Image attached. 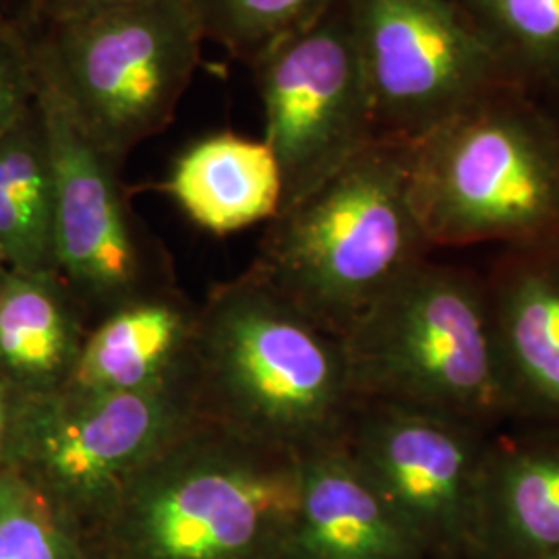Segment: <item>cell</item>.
<instances>
[{"label":"cell","mask_w":559,"mask_h":559,"mask_svg":"<svg viewBox=\"0 0 559 559\" xmlns=\"http://www.w3.org/2000/svg\"><path fill=\"white\" fill-rule=\"evenodd\" d=\"M300 459L193 417L83 535L90 559H284Z\"/></svg>","instance_id":"6da1fadb"},{"label":"cell","mask_w":559,"mask_h":559,"mask_svg":"<svg viewBox=\"0 0 559 559\" xmlns=\"http://www.w3.org/2000/svg\"><path fill=\"white\" fill-rule=\"evenodd\" d=\"M187 378L198 417L299 459L340 443L359 406L342 338L249 272L198 307Z\"/></svg>","instance_id":"7a4b0ae2"},{"label":"cell","mask_w":559,"mask_h":559,"mask_svg":"<svg viewBox=\"0 0 559 559\" xmlns=\"http://www.w3.org/2000/svg\"><path fill=\"white\" fill-rule=\"evenodd\" d=\"M427 245L411 143L376 140L280 210L247 272L342 338Z\"/></svg>","instance_id":"3957f363"},{"label":"cell","mask_w":559,"mask_h":559,"mask_svg":"<svg viewBox=\"0 0 559 559\" xmlns=\"http://www.w3.org/2000/svg\"><path fill=\"white\" fill-rule=\"evenodd\" d=\"M359 404L475 425L512 411L491 302L460 272L423 260L342 336Z\"/></svg>","instance_id":"277c9868"},{"label":"cell","mask_w":559,"mask_h":559,"mask_svg":"<svg viewBox=\"0 0 559 559\" xmlns=\"http://www.w3.org/2000/svg\"><path fill=\"white\" fill-rule=\"evenodd\" d=\"M429 245L543 239L559 228V138L500 90L411 143Z\"/></svg>","instance_id":"5b68a950"},{"label":"cell","mask_w":559,"mask_h":559,"mask_svg":"<svg viewBox=\"0 0 559 559\" xmlns=\"http://www.w3.org/2000/svg\"><path fill=\"white\" fill-rule=\"evenodd\" d=\"M189 0H147L55 25L40 81L115 164L173 120L203 44Z\"/></svg>","instance_id":"8992f818"},{"label":"cell","mask_w":559,"mask_h":559,"mask_svg":"<svg viewBox=\"0 0 559 559\" xmlns=\"http://www.w3.org/2000/svg\"><path fill=\"white\" fill-rule=\"evenodd\" d=\"M193 417L187 376L129 394H23L9 468L83 540L129 477Z\"/></svg>","instance_id":"52a82bcc"},{"label":"cell","mask_w":559,"mask_h":559,"mask_svg":"<svg viewBox=\"0 0 559 559\" xmlns=\"http://www.w3.org/2000/svg\"><path fill=\"white\" fill-rule=\"evenodd\" d=\"M378 140L413 143L508 81L456 0H344Z\"/></svg>","instance_id":"ba28073f"},{"label":"cell","mask_w":559,"mask_h":559,"mask_svg":"<svg viewBox=\"0 0 559 559\" xmlns=\"http://www.w3.org/2000/svg\"><path fill=\"white\" fill-rule=\"evenodd\" d=\"M263 141L276 154L282 207L378 140V124L346 2L253 62ZM280 207V210H282Z\"/></svg>","instance_id":"9c48e42d"},{"label":"cell","mask_w":559,"mask_h":559,"mask_svg":"<svg viewBox=\"0 0 559 559\" xmlns=\"http://www.w3.org/2000/svg\"><path fill=\"white\" fill-rule=\"evenodd\" d=\"M36 100L55 175V272L94 325L168 284L158 251L143 237L120 189L119 164L81 133L41 81Z\"/></svg>","instance_id":"30bf717a"},{"label":"cell","mask_w":559,"mask_h":559,"mask_svg":"<svg viewBox=\"0 0 559 559\" xmlns=\"http://www.w3.org/2000/svg\"><path fill=\"white\" fill-rule=\"evenodd\" d=\"M342 445L425 545L477 537L485 452L473 427L399 406L359 404Z\"/></svg>","instance_id":"8fae6325"},{"label":"cell","mask_w":559,"mask_h":559,"mask_svg":"<svg viewBox=\"0 0 559 559\" xmlns=\"http://www.w3.org/2000/svg\"><path fill=\"white\" fill-rule=\"evenodd\" d=\"M423 549L342 441L300 459L299 508L284 559H419Z\"/></svg>","instance_id":"7c38bea8"},{"label":"cell","mask_w":559,"mask_h":559,"mask_svg":"<svg viewBox=\"0 0 559 559\" xmlns=\"http://www.w3.org/2000/svg\"><path fill=\"white\" fill-rule=\"evenodd\" d=\"M198 307L170 286L152 290L96 321L64 388L129 394L187 376Z\"/></svg>","instance_id":"4fadbf2b"},{"label":"cell","mask_w":559,"mask_h":559,"mask_svg":"<svg viewBox=\"0 0 559 559\" xmlns=\"http://www.w3.org/2000/svg\"><path fill=\"white\" fill-rule=\"evenodd\" d=\"M203 230L226 237L278 216L284 182L261 140L216 133L189 145L162 187Z\"/></svg>","instance_id":"5bb4252c"},{"label":"cell","mask_w":559,"mask_h":559,"mask_svg":"<svg viewBox=\"0 0 559 559\" xmlns=\"http://www.w3.org/2000/svg\"><path fill=\"white\" fill-rule=\"evenodd\" d=\"M90 328L55 272L9 270L0 280V373L21 394L62 390Z\"/></svg>","instance_id":"9a60e30c"},{"label":"cell","mask_w":559,"mask_h":559,"mask_svg":"<svg viewBox=\"0 0 559 559\" xmlns=\"http://www.w3.org/2000/svg\"><path fill=\"white\" fill-rule=\"evenodd\" d=\"M491 318L512 411L559 420V260L512 270Z\"/></svg>","instance_id":"2e32d148"},{"label":"cell","mask_w":559,"mask_h":559,"mask_svg":"<svg viewBox=\"0 0 559 559\" xmlns=\"http://www.w3.org/2000/svg\"><path fill=\"white\" fill-rule=\"evenodd\" d=\"M477 539L514 559L559 547V445H508L485 452Z\"/></svg>","instance_id":"e0dca14e"},{"label":"cell","mask_w":559,"mask_h":559,"mask_svg":"<svg viewBox=\"0 0 559 559\" xmlns=\"http://www.w3.org/2000/svg\"><path fill=\"white\" fill-rule=\"evenodd\" d=\"M52 222L55 175L36 100L0 135V255L9 270L55 272Z\"/></svg>","instance_id":"ac0fdd59"},{"label":"cell","mask_w":559,"mask_h":559,"mask_svg":"<svg viewBox=\"0 0 559 559\" xmlns=\"http://www.w3.org/2000/svg\"><path fill=\"white\" fill-rule=\"evenodd\" d=\"M508 81L558 80L559 0H456Z\"/></svg>","instance_id":"d6986e66"},{"label":"cell","mask_w":559,"mask_h":559,"mask_svg":"<svg viewBox=\"0 0 559 559\" xmlns=\"http://www.w3.org/2000/svg\"><path fill=\"white\" fill-rule=\"evenodd\" d=\"M205 40L255 62L321 20L340 0H189Z\"/></svg>","instance_id":"ffe728a7"},{"label":"cell","mask_w":559,"mask_h":559,"mask_svg":"<svg viewBox=\"0 0 559 559\" xmlns=\"http://www.w3.org/2000/svg\"><path fill=\"white\" fill-rule=\"evenodd\" d=\"M0 559H87V554L80 533L27 485L0 520Z\"/></svg>","instance_id":"44dd1931"},{"label":"cell","mask_w":559,"mask_h":559,"mask_svg":"<svg viewBox=\"0 0 559 559\" xmlns=\"http://www.w3.org/2000/svg\"><path fill=\"white\" fill-rule=\"evenodd\" d=\"M21 75L17 62L11 57L0 55V135L20 119L27 108V83Z\"/></svg>","instance_id":"7402d4cb"},{"label":"cell","mask_w":559,"mask_h":559,"mask_svg":"<svg viewBox=\"0 0 559 559\" xmlns=\"http://www.w3.org/2000/svg\"><path fill=\"white\" fill-rule=\"evenodd\" d=\"M138 2H147V0H41L46 15L55 21V25L100 15L106 11H115L120 7H129Z\"/></svg>","instance_id":"603a6c76"},{"label":"cell","mask_w":559,"mask_h":559,"mask_svg":"<svg viewBox=\"0 0 559 559\" xmlns=\"http://www.w3.org/2000/svg\"><path fill=\"white\" fill-rule=\"evenodd\" d=\"M21 399L23 394L20 390L0 373V468H9L11 440Z\"/></svg>","instance_id":"cb8c5ba5"},{"label":"cell","mask_w":559,"mask_h":559,"mask_svg":"<svg viewBox=\"0 0 559 559\" xmlns=\"http://www.w3.org/2000/svg\"><path fill=\"white\" fill-rule=\"evenodd\" d=\"M27 483L11 468H0V520L23 498Z\"/></svg>","instance_id":"d4e9b609"},{"label":"cell","mask_w":559,"mask_h":559,"mask_svg":"<svg viewBox=\"0 0 559 559\" xmlns=\"http://www.w3.org/2000/svg\"><path fill=\"white\" fill-rule=\"evenodd\" d=\"M531 559H559V547L558 549H554V551H547V554H540L537 558Z\"/></svg>","instance_id":"484cf974"},{"label":"cell","mask_w":559,"mask_h":559,"mask_svg":"<svg viewBox=\"0 0 559 559\" xmlns=\"http://www.w3.org/2000/svg\"><path fill=\"white\" fill-rule=\"evenodd\" d=\"M9 272V265H7V261H4V258L0 255V280H2V276Z\"/></svg>","instance_id":"4316f807"},{"label":"cell","mask_w":559,"mask_h":559,"mask_svg":"<svg viewBox=\"0 0 559 559\" xmlns=\"http://www.w3.org/2000/svg\"><path fill=\"white\" fill-rule=\"evenodd\" d=\"M87 559H90V558H87Z\"/></svg>","instance_id":"83f0119b"}]
</instances>
